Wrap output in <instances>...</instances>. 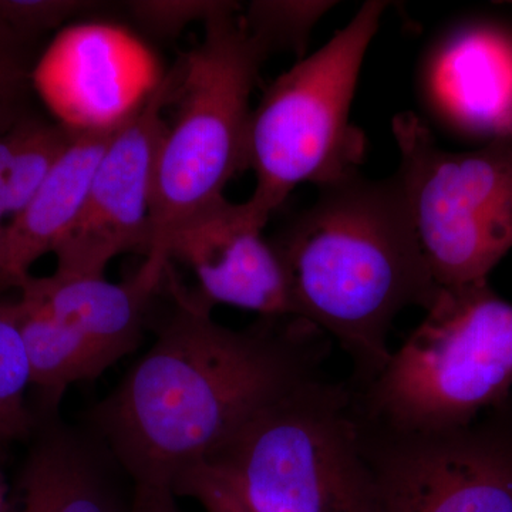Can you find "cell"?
I'll return each instance as SVG.
<instances>
[{
	"label": "cell",
	"mask_w": 512,
	"mask_h": 512,
	"mask_svg": "<svg viewBox=\"0 0 512 512\" xmlns=\"http://www.w3.org/2000/svg\"><path fill=\"white\" fill-rule=\"evenodd\" d=\"M94 5L83 0H0V23L20 39L39 43L47 33Z\"/></svg>",
	"instance_id": "7402d4cb"
},
{
	"label": "cell",
	"mask_w": 512,
	"mask_h": 512,
	"mask_svg": "<svg viewBox=\"0 0 512 512\" xmlns=\"http://www.w3.org/2000/svg\"><path fill=\"white\" fill-rule=\"evenodd\" d=\"M332 6L330 2L256 0L249 3L247 12L241 16L249 33L268 55L289 50L302 59L312 29Z\"/></svg>",
	"instance_id": "d6986e66"
},
{
	"label": "cell",
	"mask_w": 512,
	"mask_h": 512,
	"mask_svg": "<svg viewBox=\"0 0 512 512\" xmlns=\"http://www.w3.org/2000/svg\"><path fill=\"white\" fill-rule=\"evenodd\" d=\"M35 431L13 512H130L131 501L120 493V476L127 474L93 430L49 414L37 416Z\"/></svg>",
	"instance_id": "7c38bea8"
},
{
	"label": "cell",
	"mask_w": 512,
	"mask_h": 512,
	"mask_svg": "<svg viewBox=\"0 0 512 512\" xmlns=\"http://www.w3.org/2000/svg\"><path fill=\"white\" fill-rule=\"evenodd\" d=\"M201 505L207 512H241L237 508L232 507V505L218 500L201 501Z\"/></svg>",
	"instance_id": "d4e9b609"
},
{
	"label": "cell",
	"mask_w": 512,
	"mask_h": 512,
	"mask_svg": "<svg viewBox=\"0 0 512 512\" xmlns=\"http://www.w3.org/2000/svg\"><path fill=\"white\" fill-rule=\"evenodd\" d=\"M168 264L146 259L120 284L104 276L30 275L16 291L30 305L76 330L116 365L140 346L148 306L164 284Z\"/></svg>",
	"instance_id": "4fadbf2b"
},
{
	"label": "cell",
	"mask_w": 512,
	"mask_h": 512,
	"mask_svg": "<svg viewBox=\"0 0 512 512\" xmlns=\"http://www.w3.org/2000/svg\"><path fill=\"white\" fill-rule=\"evenodd\" d=\"M204 29L174 64V117L158 150L147 258L161 262L170 261L165 244L174 229L224 198L229 181L248 168L251 96L269 56L238 13Z\"/></svg>",
	"instance_id": "5b68a950"
},
{
	"label": "cell",
	"mask_w": 512,
	"mask_h": 512,
	"mask_svg": "<svg viewBox=\"0 0 512 512\" xmlns=\"http://www.w3.org/2000/svg\"><path fill=\"white\" fill-rule=\"evenodd\" d=\"M161 79L143 42L104 23L60 30L39 55L32 76L36 96L53 119L76 131L123 126Z\"/></svg>",
	"instance_id": "30bf717a"
},
{
	"label": "cell",
	"mask_w": 512,
	"mask_h": 512,
	"mask_svg": "<svg viewBox=\"0 0 512 512\" xmlns=\"http://www.w3.org/2000/svg\"><path fill=\"white\" fill-rule=\"evenodd\" d=\"M437 113L470 134L512 136V37L494 28L458 30L427 69Z\"/></svg>",
	"instance_id": "5bb4252c"
},
{
	"label": "cell",
	"mask_w": 512,
	"mask_h": 512,
	"mask_svg": "<svg viewBox=\"0 0 512 512\" xmlns=\"http://www.w3.org/2000/svg\"><path fill=\"white\" fill-rule=\"evenodd\" d=\"M384 9V2H366L318 52L282 73L252 111L249 200L266 217L299 184L322 188L359 173L365 140L350 124V107Z\"/></svg>",
	"instance_id": "8992f818"
},
{
	"label": "cell",
	"mask_w": 512,
	"mask_h": 512,
	"mask_svg": "<svg viewBox=\"0 0 512 512\" xmlns=\"http://www.w3.org/2000/svg\"><path fill=\"white\" fill-rule=\"evenodd\" d=\"M177 73L164 74L141 109L111 138L79 220L55 249L57 274L104 276L117 256L151 251V201L158 150Z\"/></svg>",
	"instance_id": "9c48e42d"
},
{
	"label": "cell",
	"mask_w": 512,
	"mask_h": 512,
	"mask_svg": "<svg viewBox=\"0 0 512 512\" xmlns=\"http://www.w3.org/2000/svg\"><path fill=\"white\" fill-rule=\"evenodd\" d=\"M133 19L157 37H175L192 23H208L227 13H238L241 5L225 0H136L127 2Z\"/></svg>",
	"instance_id": "44dd1931"
},
{
	"label": "cell",
	"mask_w": 512,
	"mask_h": 512,
	"mask_svg": "<svg viewBox=\"0 0 512 512\" xmlns=\"http://www.w3.org/2000/svg\"><path fill=\"white\" fill-rule=\"evenodd\" d=\"M32 387L28 356L22 338L0 301V447L32 437L37 416L26 393Z\"/></svg>",
	"instance_id": "ac0fdd59"
},
{
	"label": "cell",
	"mask_w": 512,
	"mask_h": 512,
	"mask_svg": "<svg viewBox=\"0 0 512 512\" xmlns=\"http://www.w3.org/2000/svg\"><path fill=\"white\" fill-rule=\"evenodd\" d=\"M173 493L241 512H382L349 383L322 376L266 406Z\"/></svg>",
	"instance_id": "3957f363"
},
{
	"label": "cell",
	"mask_w": 512,
	"mask_h": 512,
	"mask_svg": "<svg viewBox=\"0 0 512 512\" xmlns=\"http://www.w3.org/2000/svg\"><path fill=\"white\" fill-rule=\"evenodd\" d=\"M134 487V485H133ZM130 512H181L177 495L164 488L134 487Z\"/></svg>",
	"instance_id": "603a6c76"
},
{
	"label": "cell",
	"mask_w": 512,
	"mask_h": 512,
	"mask_svg": "<svg viewBox=\"0 0 512 512\" xmlns=\"http://www.w3.org/2000/svg\"><path fill=\"white\" fill-rule=\"evenodd\" d=\"M25 346L32 387L39 394V416L57 414L73 384L89 382L114 366L109 357L76 330L16 296L3 301Z\"/></svg>",
	"instance_id": "2e32d148"
},
{
	"label": "cell",
	"mask_w": 512,
	"mask_h": 512,
	"mask_svg": "<svg viewBox=\"0 0 512 512\" xmlns=\"http://www.w3.org/2000/svg\"><path fill=\"white\" fill-rule=\"evenodd\" d=\"M268 221L251 200L234 204L224 197L175 228L165 255L191 269L195 292L211 306L295 318L284 266L264 237Z\"/></svg>",
	"instance_id": "8fae6325"
},
{
	"label": "cell",
	"mask_w": 512,
	"mask_h": 512,
	"mask_svg": "<svg viewBox=\"0 0 512 512\" xmlns=\"http://www.w3.org/2000/svg\"><path fill=\"white\" fill-rule=\"evenodd\" d=\"M79 131L32 111L8 134L9 220L18 215L45 183Z\"/></svg>",
	"instance_id": "e0dca14e"
},
{
	"label": "cell",
	"mask_w": 512,
	"mask_h": 512,
	"mask_svg": "<svg viewBox=\"0 0 512 512\" xmlns=\"http://www.w3.org/2000/svg\"><path fill=\"white\" fill-rule=\"evenodd\" d=\"M119 128L79 131L35 197L10 218L0 244V295L16 291L32 275L30 268L70 234L97 165Z\"/></svg>",
	"instance_id": "9a60e30c"
},
{
	"label": "cell",
	"mask_w": 512,
	"mask_h": 512,
	"mask_svg": "<svg viewBox=\"0 0 512 512\" xmlns=\"http://www.w3.org/2000/svg\"><path fill=\"white\" fill-rule=\"evenodd\" d=\"M173 308L150 348L90 410L134 487L175 484L266 406L320 377L329 338L299 318L232 329L168 264Z\"/></svg>",
	"instance_id": "6da1fadb"
},
{
	"label": "cell",
	"mask_w": 512,
	"mask_h": 512,
	"mask_svg": "<svg viewBox=\"0 0 512 512\" xmlns=\"http://www.w3.org/2000/svg\"><path fill=\"white\" fill-rule=\"evenodd\" d=\"M288 281L293 315L336 340L362 386L392 355L394 319L426 311L434 281L397 178L359 173L320 188L318 200L271 239Z\"/></svg>",
	"instance_id": "7a4b0ae2"
},
{
	"label": "cell",
	"mask_w": 512,
	"mask_h": 512,
	"mask_svg": "<svg viewBox=\"0 0 512 512\" xmlns=\"http://www.w3.org/2000/svg\"><path fill=\"white\" fill-rule=\"evenodd\" d=\"M350 390L357 419L393 431L457 429L508 406L512 303L488 281L440 288L383 369Z\"/></svg>",
	"instance_id": "277c9868"
},
{
	"label": "cell",
	"mask_w": 512,
	"mask_h": 512,
	"mask_svg": "<svg viewBox=\"0 0 512 512\" xmlns=\"http://www.w3.org/2000/svg\"><path fill=\"white\" fill-rule=\"evenodd\" d=\"M8 487H6L5 480H3L2 473H0V512H8Z\"/></svg>",
	"instance_id": "484cf974"
},
{
	"label": "cell",
	"mask_w": 512,
	"mask_h": 512,
	"mask_svg": "<svg viewBox=\"0 0 512 512\" xmlns=\"http://www.w3.org/2000/svg\"><path fill=\"white\" fill-rule=\"evenodd\" d=\"M37 43L20 39L0 23V138L35 111L33 69Z\"/></svg>",
	"instance_id": "ffe728a7"
},
{
	"label": "cell",
	"mask_w": 512,
	"mask_h": 512,
	"mask_svg": "<svg viewBox=\"0 0 512 512\" xmlns=\"http://www.w3.org/2000/svg\"><path fill=\"white\" fill-rule=\"evenodd\" d=\"M8 167L9 143L8 136H5L0 138V244H2L6 224H8L5 221L9 220Z\"/></svg>",
	"instance_id": "cb8c5ba5"
},
{
	"label": "cell",
	"mask_w": 512,
	"mask_h": 512,
	"mask_svg": "<svg viewBox=\"0 0 512 512\" xmlns=\"http://www.w3.org/2000/svg\"><path fill=\"white\" fill-rule=\"evenodd\" d=\"M402 188L440 288L487 281L512 249V136L453 153L413 113L394 117Z\"/></svg>",
	"instance_id": "52a82bcc"
},
{
	"label": "cell",
	"mask_w": 512,
	"mask_h": 512,
	"mask_svg": "<svg viewBox=\"0 0 512 512\" xmlns=\"http://www.w3.org/2000/svg\"><path fill=\"white\" fill-rule=\"evenodd\" d=\"M357 421L382 512H512V404L439 431Z\"/></svg>",
	"instance_id": "ba28073f"
}]
</instances>
